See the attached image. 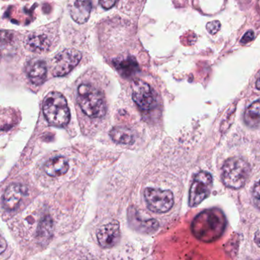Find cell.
Instances as JSON below:
<instances>
[{"instance_id":"obj_1","label":"cell","mask_w":260,"mask_h":260,"mask_svg":"<svg viewBox=\"0 0 260 260\" xmlns=\"http://www.w3.org/2000/svg\"><path fill=\"white\" fill-rule=\"evenodd\" d=\"M226 224L227 220L220 209H209L194 218L191 224V232L200 241L212 243L224 234Z\"/></svg>"},{"instance_id":"obj_2","label":"cell","mask_w":260,"mask_h":260,"mask_svg":"<svg viewBox=\"0 0 260 260\" xmlns=\"http://www.w3.org/2000/svg\"><path fill=\"white\" fill-rule=\"evenodd\" d=\"M77 102L84 114L91 118H101L106 114V103L103 94L89 84L79 85Z\"/></svg>"},{"instance_id":"obj_3","label":"cell","mask_w":260,"mask_h":260,"mask_svg":"<svg viewBox=\"0 0 260 260\" xmlns=\"http://www.w3.org/2000/svg\"><path fill=\"white\" fill-rule=\"evenodd\" d=\"M43 112L47 121L52 126L63 127L70 120V112L67 99L61 93H49L43 103Z\"/></svg>"},{"instance_id":"obj_4","label":"cell","mask_w":260,"mask_h":260,"mask_svg":"<svg viewBox=\"0 0 260 260\" xmlns=\"http://www.w3.org/2000/svg\"><path fill=\"white\" fill-rule=\"evenodd\" d=\"M250 172V165L245 160L238 157H231L222 167L223 183L231 189H241L245 185Z\"/></svg>"},{"instance_id":"obj_5","label":"cell","mask_w":260,"mask_h":260,"mask_svg":"<svg viewBox=\"0 0 260 260\" xmlns=\"http://www.w3.org/2000/svg\"><path fill=\"white\" fill-rule=\"evenodd\" d=\"M144 198L148 209L155 213H165L174 206V194L170 190L148 187L144 190Z\"/></svg>"},{"instance_id":"obj_6","label":"cell","mask_w":260,"mask_h":260,"mask_svg":"<svg viewBox=\"0 0 260 260\" xmlns=\"http://www.w3.org/2000/svg\"><path fill=\"white\" fill-rule=\"evenodd\" d=\"M212 176L206 171H200L195 176L189 189V205L190 207L199 206L209 197L212 190Z\"/></svg>"},{"instance_id":"obj_7","label":"cell","mask_w":260,"mask_h":260,"mask_svg":"<svg viewBox=\"0 0 260 260\" xmlns=\"http://www.w3.org/2000/svg\"><path fill=\"white\" fill-rule=\"evenodd\" d=\"M82 59V53L75 49H67L56 55L52 61V74L60 77L70 73Z\"/></svg>"},{"instance_id":"obj_8","label":"cell","mask_w":260,"mask_h":260,"mask_svg":"<svg viewBox=\"0 0 260 260\" xmlns=\"http://www.w3.org/2000/svg\"><path fill=\"white\" fill-rule=\"evenodd\" d=\"M132 97L135 103L142 111L154 109L157 103L150 85L140 79L135 81L132 85Z\"/></svg>"},{"instance_id":"obj_9","label":"cell","mask_w":260,"mask_h":260,"mask_svg":"<svg viewBox=\"0 0 260 260\" xmlns=\"http://www.w3.org/2000/svg\"><path fill=\"white\" fill-rule=\"evenodd\" d=\"M120 225L117 221H113L102 226L97 232L98 241L102 248H112L120 242Z\"/></svg>"},{"instance_id":"obj_10","label":"cell","mask_w":260,"mask_h":260,"mask_svg":"<svg viewBox=\"0 0 260 260\" xmlns=\"http://www.w3.org/2000/svg\"><path fill=\"white\" fill-rule=\"evenodd\" d=\"M128 221L132 229L143 235H151L159 229V223L155 219L143 220L137 211L130 208L128 212Z\"/></svg>"},{"instance_id":"obj_11","label":"cell","mask_w":260,"mask_h":260,"mask_svg":"<svg viewBox=\"0 0 260 260\" xmlns=\"http://www.w3.org/2000/svg\"><path fill=\"white\" fill-rule=\"evenodd\" d=\"M24 45L27 50L34 53H41L48 51L52 45L51 38L44 31L33 32L26 38Z\"/></svg>"},{"instance_id":"obj_12","label":"cell","mask_w":260,"mask_h":260,"mask_svg":"<svg viewBox=\"0 0 260 260\" xmlns=\"http://www.w3.org/2000/svg\"><path fill=\"white\" fill-rule=\"evenodd\" d=\"M68 9L72 18L78 24L88 21L92 9L91 0H68Z\"/></svg>"},{"instance_id":"obj_13","label":"cell","mask_w":260,"mask_h":260,"mask_svg":"<svg viewBox=\"0 0 260 260\" xmlns=\"http://www.w3.org/2000/svg\"><path fill=\"white\" fill-rule=\"evenodd\" d=\"M25 192V187L19 183L9 185L3 195V204L5 209L9 211L16 209Z\"/></svg>"},{"instance_id":"obj_14","label":"cell","mask_w":260,"mask_h":260,"mask_svg":"<svg viewBox=\"0 0 260 260\" xmlns=\"http://www.w3.org/2000/svg\"><path fill=\"white\" fill-rule=\"evenodd\" d=\"M27 73L32 83L36 85H41L47 77V64L41 59L30 61L27 67Z\"/></svg>"},{"instance_id":"obj_15","label":"cell","mask_w":260,"mask_h":260,"mask_svg":"<svg viewBox=\"0 0 260 260\" xmlns=\"http://www.w3.org/2000/svg\"><path fill=\"white\" fill-rule=\"evenodd\" d=\"M70 169L68 160L64 157L50 159L44 165V171L51 177H58L67 174Z\"/></svg>"},{"instance_id":"obj_16","label":"cell","mask_w":260,"mask_h":260,"mask_svg":"<svg viewBox=\"0 0 260 260\" xmlns=\"http://www.w3.org/2000/svg\"><path fill=\"white\" fill-rule=\"evenodd\" d=\"M114 64L117 71L124 77H130L139 70L137 61L133 56L117 58L114 59Z\"/></svg>"},{"instance_id":"obj_17","label":"cell","mask_w":260,"mask_h":260,"mask_svg":"<svg viewBox=\"0 0 260 260\" xmlns=\"http://www.w3.org/2000/svg\"><path fill=\"white\" fill-rule=\"evenodd\" d=\"M53 221L49 215H45L41 218L37 228V239L41 244L48 243L53 236Z\"/></svg>"},{"instance_id":"obj_18","label":"cell","mask_w":260,"mask_h":260,"mask_svg":"<svg viewBox=\"0 0 260 260\" xmlns=\"http://www.w3.org/2000/svg\"><path fill=\"white\" fill-rule=\"evenodd\" d=\"M113 141L122 145H133L135 142L133 132L124 126H116L110 132Z\"/></svg>"},{"instance_id":"obj_19","label":"cell","mask_w":260,"mask_h":260,"mask_svg":"<svg viewBox=\"0 0 260 260\" xmlns=\"http://www.w3.org/2000/svg\"><path fill=\"white\" fill-rule=\"evenodd\" d=\"M244 122L247 126L256 128L260 125V99L253 102L244 113Z\"/></svg>"},{"instance_id":"obj_20","label":"cell","mask_w":260,"mask_h":260,"mask_svg":"<svg viewBox=\"0 0 260 260\" xmlns=\"http://www.w3.org/2000/svg\"><path fill=\"white\" fill-rule=\"evenodd\" d=\"M13 34L9 30H0V44L6 45L13 41Z\"/></svg>"},{"instance_id":"obj_21","label":"cell","mask_w":260,"mask_h":260,"mask_svg":"<svg viewBox=\"0 0 260 260\" xmlns=\"http://www.w3.org/2000/svg\"><path fill=\"white\" fill-rule=\"evenodd\" d=\"M252 197H253V201L255 206L260 209V180L255 183L254 186H253Z\"/></svg>"},{"instance_id":"obj_22","label":"cell","mask_w":260,"mask_h":260,"mask_svg":"<svg viewBox=\"0 0 260 260\" xmlns=\"http://www.w3.org/2000/svg\"><path fill=\"white\" fill-rule=\"evenodd\" d=\"M206 29L211 35H215L221 29V23L219 21H212L206 24Z\"/></svg>"},{"instance_id":"obj_23","label":"cell","mask_w":260,"mask_h":260,"mask_svg":"<svg viewBox=\"0 0 260 260\" xmlns=\"http://www.w3.org/2000/svg\"><path fill=\"white\" fill-rule=\"evenodd\" d=\"M255 38V34L253 30H248V31L246 32L244 34L243 38H241V43L243 44H247L248 43L251 42L252 41H253Z\"/></svg>"},{"instance_id":"obj_24","label":"cell","mask_w":260,"mask_h":260,"mask_svg":"<svg viewBox=\"0 0 260 260\" xmlns=\"http://www.w3.org/2000/svg\"><path fill=\"white\" fill-rule=\"evenodd\" d=\"M118 0H99V3L103 9H110L115 6Z\"/></svg>"},{"instance_id":"obj_25","label":"cell","mask_w":260,"mask_h":260,"mask_svg":"<svg viewBox=\"0 0 260 260\" xmlns=\"http://www.w3.org/2000/svg\"><path fill=\"white\" fill-rule=\"evenodd\" d=\"M6 248H7V244L6 240L0 235V255L6 251Z\"/></svg>"},{"instance_id":"obj_26","label":"cell","mask_w":260,"mask_h":260,"mask_svg":"<svg viewBox=\"0 0 260 260\" xmlns=\"http://www.w3.org/2000/svg\"><path fill=\"white\" fill-rule=\"evenodd\" d=\"M254 241L256 243V245L260 247V230L256 232L255 235Z\"/></svg>"},{"instance_id":"obj_27","label":"cell","mask_w":260,"mask_h":260,"mask_svg":"<svg viewBox=\"0 0 260 260\" xmlns=\"http://www.w3.org/2000/svg\"><path fill=\"white\" fill-rule=\"evenodd\" d=\"M256 87L257 89L260 90V71L258 74L257 79H256Z\"/></svg>"}]
</instances>
